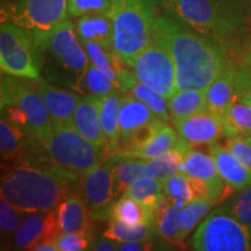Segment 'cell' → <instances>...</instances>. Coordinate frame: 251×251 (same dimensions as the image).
Segmentation results:
<instances>
[{"mask_svg": "<svg viewBox=\"0 0 251 251\" xmlns=\"http://www.w3.org/2000/svg\"><path fill=\"white\" fill-rule=\"evenodd\" d=\"M155 30L170 47L177 74V91L206 90L234 57L218 43L168 14L157 15Z\"/></svg>", "mask_w": 251, "mask_h": 251, "instance_id": "cell-1", "label": "cell"}, {"mask_svg": "<svg viewBox=\"0 0 251 251\" xmlns=\"http://www.w3.org/2000/svg\"><path fill=\"white\" fill-rule=\"evenodd\" d=\"M165 13L236 58L249 31L251 0H161Z\"/></svg>", "mask_w": 251, "mask_h": 251, "instance_id": "cell-2", "label": "cell"}, {"mask_svg": "<svg viewBox=\"0 0 251 251\" xmlns=\"http://www.w3.org/2000/svg\"><path fill=\"white\" fill-rule=\"evenodd\" d=\"M80 178L50 163L14 162L2 169L0 193L9 203L27 213L56 209L65 197L76 192Z\"/></svg>", "mask_w": 251, "mask_h": 251, "instance_id": "cell-3", "label": "cell"}, {"mask_svg": "<svg viewBox=\"0 0 251 251\" xmlns=\"http://www.w3.org/2000/svg\"><path fill=\"white\" fill-rule=\"evenodd\" d=\"M45 79L81 93L90 59L70 19L59 25L40 47Z\"/></svg>", "mask_w": 251, "mask_h": 251, "instance_id": "cell-4", "label": "cell"}, {"mask_svg": "<svg viewBox=\"0 0 251 251\" xmlns=\"http://www.w3.org/2000/svg\"><path fill=\"white\" fill-rule=\"evenodd\" d=\"M157 5V0H113L108 14L113 21L114 51L125 67H133L151 41Z\"/></svg>", "mask_w": 251, "mask_h": 251, "instance_id": "cell-5", "label": "cell"}, {"mask_svg": "<svg viewBox=\"0 0 251 251\" xmlns=\"http://www.w3.org/2000/svg\"><path fill=\"white\" fill-rule=\"evenodd\" d=\"M50 162L77 177H84L109 157L107 148L93 144L77 131L74 125L55 127L43 142Z\"/></svg>", "mask_w": 251, "mask_h": 251, "instance_id": "cell-6", "label": "cell"}, {"mask_svg": "<svg viewBox=\"0 0 251 251\" xmlns=\"http://www.w3.org/2000/svg\"><path fill=\"white\" fill-rule=\"evenodd\" d=\"M68 19V0H1V23L29 31L39 47Z\"/></svg>", "mask_w": 251, "mask_h": 251, "instance_id": "cell-7", "label": "cell"}, {"mask_svg": "<svg viewBox=\"0 0 251 251\" xmlns=\"http://www.w3.org/2000/svg\"><path fill=\"white\" fill-rule=\"evenodd\" d=\"M1 107L13 105L26 117L29 133L41 143L48 139L55 126L48 106L34 80L1 72Z\"/></svg>", "mask_w": 251, "mask_h": 251, "instance_id": "cell-8", "label": "cell"}, {"mask_svg": "<svg viewBox=\"0 0 251 251\" xmlns=\"http://www.w3.org/2000/svg\"><path fill=\"white\" fill-rule=\"evenodd\" d=\"M0 68L14 77L42 79V51L29 31L14 25L0 26Z\"/></svg>", "mask_w": 251, "mask_h": 251, "instance_id": "cell-9", "label": "cell"}, {"mask_svg": "<svg viewBox=\"0 0 251 251\" xmlns=\"http://www.w3.org/2000/svg\"><path fill=\"white\" fill-rule=\"evenodd\" d=\"M192 247L198 251H251V227L219 207L199 225Z\"/></svg>", "mask_w": 251, "mask_h": 251, "instance_id": "cell-10", "label": "cell"}, {"mask_svg": "<svg viewBox=\"0 0 251 251\" xmlns=\"http://www.w3.org/2000/svg\"><path fill=\"white\" fill-rule=\"evenodd\" d=\"M130 69L139 80L166 99L177 91V74L171 49L155 29L149 45L137 56Z\"/></svg>", "mask_w": 251, "mask_h": 251, "instance_id": "cell-11", "label": "cell"}, {"mask_svg": "<svg viewBox=\"0 0 251 251\" xmlns=\"http://www.w3.org/2000/svg\"><path fill=\"white\" fill-rule=\"evenodd\" d=\"M119 159V153L109 156L98 168L80 178L78 190L94 221L109 220V212L118 197L115 192V168Z\"/></svg>", "mask_w": 251, "mask_h": 251, "instance_id": "cell-12", "label": "cell"}, {"mask_svg": "<svg viewBox=\"0 0 251 251\" xmlns=\"http://www.w3.org/2000/svg\"><path fill=\"white\" fill-rule=\"evenodd\" d=\"M61 233L56 209L30 213L15 231L11 249L33 250L42 241L56 240Z\"/></svg>", "mask_w": 251, "mask_h": 251, "instance_id": "cell-13", "label": "cell"}, {"mask_svg": "<svg viewBox=\"0 0 251 251\" xmlns=\"http://www.w3.org/2000/svg\"><path fill=\"white\" fill-rule=\"evenodd\" d=\"M41 151H45L43 144L34 135L1 118L0 152L2 161L20 162L34 159L36 156H41Z\"/></svg>", "mask_w": 251, "mask_h": 251, "instance_id": "cell-14", "label": "cell"}, {"mask_svg": "<svg viewBox=\"0 0 251 251\" xmlns=\"http://www.w3.org/2000/svg\"><path fill=\"white\" fill-rule=\"evenodd\" d=\"M180 174L188 177L201 179L209 185L212 192V199L216 201L228 199L233 188L229 187L220 176L213 155H207L202 151L190 149L185 156L184 164L181 166Z\"/></svg>", "mask_w": 251, "mask_h": 251, "instance_id": "cell-15", "label": "cell"}, {"mask_svg": "<svg viewBox=\"0 0 251 251\" xmlns=\"http://www.w3.org/2000/svg\"><path fill=\"white\" fill-rule=\"evenodd\" d=\"M174 125L179 136L191 147L212 146L225 136L222 120L208 111L198 113Z\"/></svg>", "mask_w": 251, "mask_h": 251, "instance_id": "cell-16", "label": "cell"}, {"mask_svg": "<svg viewBox=\"0 0 251 251\" xmlns=\"http://www.w3.org/2000/svg\"><path fill=\"white\" fill-rule=\"evenodd\" d=\"M35 83L41 96L43 97L48 106L55 127L74 125L75 112L83 97L79 93L54 85L45 78Z\"/></svg>", "mask_w": 251, "mask_h": 251, "instance_id": "cell-17", "label": "cell"}, {"mask_svg": "<svg viewBox=\"0 0 251 251\" xmlns=\"http://www.w3.org/2000/svg\"><path fill=\"white\" fill-rule=\"evenodd\" d=\"M56 211L62 233H76L91 237L94 220L79 193L71 192L68 194Z\"/></svg>", "mask_w": 251, "mask_h": 251, "instance_id": "cell-18", "label": "cell"}, {"mask_svg": "<svg viewBox=\"0 0 251 251\" xmlns=\"http://www.w3.org/2000/svg\"><path fill=\"white\" fill-rule=\"evenodd\" d=\"M102 98L93 94H86L80 99L76 112L74 115V127L85 139L91 141L98 147L106 146V139L103 135L101 122H100V112H101Z\"/></svg>", "mask_w": 251, "mask_h": 251, "instance_id": "cell-19", "label": "cell"}, {"mask_svg": "<svg viewBox=\"0 0 251 251\" xmlns=\"http://www.w3.org/2000/svg\"><path fill=\"white\" fill-rule=\"evenodd\" d=\"M236 62L231 63L206 89L207 111L221 119L228 108L237 102Z\"/></svg>", "mask_w": 251, "mask_h": 251, "instance_id": "cell-20", "label": "cell"}, {"mask_svg": "<svg viewBox=\"0 0 251 251\" xmlns=\"http://www.w3.org/2000/svg\"><path fill=\"white\" fill-rule=\"evenodd\" d=\"M118 83L119 90L121 92L130 94V96L146 103L162 121L166 122V124L171 121L168 99L139 80V78L135 76L133 71L128 70L125 67L119 74Z\"/></svg>", "mask_w": 251, "mask_h": 251, "instance_id": "cell-21", "label": "cell"}, {"mask_svg": "<svg viewBox=\"0 0 251 251\" xmlns=\"http://www.w3.org/2000/svg\"><path fill=\"white\" fill-rule=\"evenodd\" d=\"M124 93V92H122ZM157 115L146 103L136 99L130 94H124L120 113H119V126H120V150L125 146L134 130L150 122L159 121ZM120 152V151H119Z\"/></svg>", "mask_w": 251, "mask_h": 251, "instance_id": "cell-22", "label": "cell"}, {"mask_svg": "<svg viewBox=\"0 0 251 251\" xmlns=\"http://www.w3.org/2000/svg\"><path fill=\"white\" fill-rule=\"evenodd\" d=\"M75 28L79 41H92L109 51H114L113 21L108 13L87 14L77 18Z\"/></svg>", "mask_w": 251, "mask_h": 251, "instance_id": "cell-23", "label": "cell"}, {"mask_svg": "<svg viewBox=\"0 0 251 251\" xmlns=\"http://www.w3.org/2000/svg\"><path fill=\"white\" fill-rule=\"evenodd\" d=\"M220 176L234 191H242L251 186V171L235 157L226 147L219 144L209 146Z\"/></svg>", "mask_w": 251, "mask_h": 251, "instance_id": "cell-24", "label": "cell"}, {"mask_svg": "<svg viewBox=\"0 0 251 251\" xmlns=\"http://www.w3.org/2000/svg\"><path fill=\"white\" fill-rule=\"evenodd\" d=\"M181 207L164 198L152 209V226L157 234L169 243L183 247L184 238L180 229Z\"/></svg>", "mask_w": 251, "mask_h": 251, "instance_id": "cell-25", "label": "cell"}, {"mask_svg": "<svg viewBox=\"0 0 251 251\" xmlns=\"http://www.w3.org/2000/svg\"><path fill=\"white\" fill-rule=\"evenodd\" d=\"M124 93L120 90L103 97L100 112V122L106 139V146L109 156L117 155L120 151V126L119 113Z\"/></svg>", "mask_w": 251, "mask_h": 251, "instance_id": "cell-26", "label": "cell"}, {"mask_svg": "<svg viewBox=\"0 0 251 251\" xmlns=\"http://www.w3.org/2000/svg\"><path fill=\"white\" fill-rule=\"evenodd\" d=\"M171 121L176 124L207 111L206 90L176 91L168 99Z\"/></svg>", "mask_w": 251, "mask_h": 251, "instance_id": "cell-27", "label": "cell"}, {"mask_svg": "<svg viewBox=\"0 0 251 251\" xmlns=\"http://www.w3.org/2000/svg\"><path fill=\"white\" fill-rule=\"evenodd\" d=\"M144 177H152L150 166L146 159L120 155V159L115 168V192H117V196H124L127 193L131 185Z\"/></svg>", "mask_w": 251, "mask_h": 251, "instance_id": "cell-28", "label": "cell"}, {"mask_svg": "<svg viewBox=\"0 0 251 251\" xmlns=\"http://www.w3.org/2000/svg\"><path fill=\"white\" fill-rule=\"evenodd\" d=\"M112 220L125 222L129 226H152V211L131 197L124 194L120 199L113 203L108 221H112Z\"/></svg>", "mask_w": 251, "mask_h": 251, "instance_id": "cell-29", "label": "cell"}, {"mask_svg": "<svg viewBox=\"0 0 251 251\" xmlns=\"http://www.w3.org/2000/svg\"><path fill=\"white\" fill-rule=\"evenodd\" d=\"M190 149V144L183 140L179 146L176 147L175 149L170 150V151L163 153V155L158 157H155V158L146 159L150 166L152 177L162 181H165L168 178L172 177V176L180 174L181 166H183L185 161V156H186Z\"/></svg>", "mask_w": 251, "mask_h": 251, "instance_id": "cell-30", "label": "cell"}, {"mask_svg": "<svg viewBox=\"0 0 251 251\" xmlns=\"http://www.w3.org/2000/svg\"><path fill=\"white\" fill-rule=\"evenodd\" d=\"M181 141H183V139L179 136L178 131L172 129L170 126L165 124L158 130L156 136L146 147L139 150H135V151L120 153V155L126 157H134V158L151 159L175 149L176 147L179 146Z\"/></svg>", "mask_w": 251, "mask_h": 251, "instance_id": "cell-31", "label": "cell"}, {"mask_svg": "<svg viewBox=\"0 0 251 251\" xmlns=\"http://www.w3.org/2000/svg\"><path fill=\"white\" fill-rule=\"evenodd\" d=\"M80 43L85 49L90 62L107 75L119 86V74L125 68V64L120 61L115 51H109L92 41H80Z\"/></svg>", "mask_w": 251, "mask_h": 251, "instance_id": "cell-32", "label": "cell"}, {"mask_svg": "<svg viewBox=\"0 0 251 251\" xmlns=\"http://www.w3.org/2000/svg\"><path fill=\"white\" fill-rule=\"evenodd\" d=\"M225 136L227 139L244 136L251 137V106L235 102L221 118Z\"/></svg>", "mask_w": 251, "mask_h": 251, "instance_id": "cell-33", "label": "cell"}, {"mask_svg": "<svg viewBox=\"0 0 251 251\" xmlns=\"http://www.w3.org/2000/svg\"><path fill=\"white\" fill-rule=\"evenodd\" d=\"M23 209L18 208L1 198L0 200V233H1V249H11L12 240L15 231L25 219L29 215Z\"/></svg>", "mask_w": 251, "mask_h": 251, "instance_id": "cell-34", "label": "cell"}, {"mask_svg": "<svg viewBox=\"0 0 251 251\" xmlns=\"http://www.w3.org/2000/svg\"><path fill=\"white\" fill-rule=\"evenodd\" d=\"M126 194L151 211L157 206V203L165 198L163 181L155 177H144L137 180L131 185Z\"/></svg>", "mask_w": 251, "mask_h": 251, "instance_id": "cell-35", "label": "cell"}, {"mask_svg": "<svg viewBox=\"0 0 251 251\" xmlns=\"http://www.w3.org/2000/svg\"><path fill=\"white\" fill-rule=\"evenodd\" d=\"M157 234L156 229L151 225L129 226L125 222L112 220L108 228L103 233V236L117 241V242H131V241L151 240Z\"/></svg>", "mask_w": 251, "mask_h": 251, "instance_id": "cell-36", "label": "cell"}, {"mask_svg": "<svg viewBox=\"0 0 251 251\" xmlns=\"http://www.w3.org/2000/svg\"><path fill=\"white\" fill-rule=\"evenodd\" d=\"M218 201L212 198L202 200H194V201L188 202L181 208L180 213V229L181 236L185 240L188 234L197 228L200 221L212 211Z\"/></svg>", "mask_w": 251, "mask_h": 251, "instance_id": "cell-37", "label": "cell"}, {"mask_svg": "<svg viewBox=\"0 0 251 251\" xmlns=\"http://www.w3.org/2000/svg\"><path fill=\"white\" fill-rule=\"evenodd\" d=\"M119 90V86L109 78L107 75L103 74L99 68H97L93 63L90 62L87 72L84 77L83 85H81V93L85 91L87 94L103 97L108 96Z\"/></svg>", "mask_w": 251, "mask_h": 251, "instance_id": "cell-38", "label": "cell"}, {"mask_svg": "<svg viewBox=\"0 0 251 251\" xmlns=\"http://www.w3.org/2000/svg\"><path fill=\"white\" fill-rule=\"evenodd\" d=\"M163 185H164L165 197L181 208L188 202L193 201L192 190L186 175L177 174L172 176L163 181Z\"/></svg>", "mask_w": 251, "mask_h": 251, "instance_id": "cell-39", "label": "cell"}, {"mask_svg": "<svg viewBox=\"0 0 251 251\" xmlns=\"http://www.w3.org/2000/svg\"><path fill=\"white\" fill-rule=\"evenodd\" d=\"M241 224L251 227V186L241 191L233 199H229L227 202L220 206Z\"/></svg>", "mask_w": 251, "mask_h": 251, "instance_id": "cell-40", "label": "cell"}, {"mask_svg": "<svg viewBox=\"0 0 251 251\" xmlns=\"http://www.w3.org/2000/svg\"><path fill=\"white\" fill-rule=\"evenodd\" d=\"M165 124L166 122L159 120L141 126L140 128H137L136 130L133 131V134L130 135V137L128 139L127 142H126L125 146L122 147L119 153H127L130 151H135V150H139L141 148H143V147H146L147 144L156 136L158 130L161 129Z\"/></svg>", "mask_w": 251, "mask_h": 251, "instance_id": "cell-41", "label": "cell"}, {"mask_svg": "<svg viewBox=\"0 0 251 251\" xmlns=\"http://www.w3.org/2000/svg\"><path fill=\"white\" fill-rule=\"evenodd\" d=\"M113 0H68L69 15L79 18L87 14L108 13Z\"/></svg>", "mask_w": 251, "mask_h": 251, "instance_id": "cell-42", "label": "cell"}, {"mask_svg": "<svg viewBox=\"0 0 251 251\" xmlns=\"http://www.w3.org/2000/svg\"><path fill=\"white\" fill-rule=\"evenodd\" d=\"M92 237L76 233H61L56 238L58 251H83L90 249Z\"/></svg>", "mask_w": 251, "mask_h": 251, "instance_id": "cell-43", "label": "cell"}, {"mask_svg": "<svg viewBox=\"0 0 251 251\" xmlns=\"http://www.w3.org/2000/svg\"><path fill=\"white\" fill-rule=\"evenodd\" d=\"M226 148L251 171V137L238 136L228 139Z\"/></svg>", "mask_w": 251, "mask_h": 251, "instance_id": "cell-44", "label": "cell"}, {"mask_svg": "<svg viewBox=\"0 0 251 251\" xmlns=\"http://www.w3.org/2000/svg\"><path fill=\"white\" fill-rule=\"evenodd\" d=\"M155 247L153 238L151 240H141V241H131V242L118 243V250L121 251H147L152 250Z\"/></svg>", "mask_w": 251, "mask_h": 251, "instance_id": "cell-45", "label": "cell"}, {"mask_svg": "<svg viewBox=\"0 0 251 251\" xmlns=\"http://www.w3.org/2000/svg\"><path fill=\"white\" fill-rule=\"evenodd\" d=\"M118 243L117 241L111 240V238L105 237L99 238V240L93 241L91 243L89 250H94V251H115L118 250Z\"/></svg>", "mask_w": 251, "mask_h": 251, "instance_id": "cell-46", "label": "cell"}, {"mask_svg": "<svg viewBox=\"0 0 251 251\" xmlns=\"http://www.w3.org/2000/svg\"><path fill=\"white\" fill-rule=\"evenodd\" d=\"M34 251H58L56 240H45L34 247Z\"/></svg>", "mask_w": 251, "mask_h": 251, "instance_id": "cell-47", "label": "cell"}, {"mask_svg": "<svg viewBox=\"0 0 251 251\" xmlns=\"http://www.w3.org/2000/svg\"><path fill=\"white\" fill-rule=\"evenodd\" d=\"M238 102H243V103H247V105L251 106V87L249 90H247L246 92H243L242 94L240 96V98L237 100Z\"/></svg>", "mask_w": 251, "mask_h": 251, "instance_id": "cell-48", "label": "cell"}, {"mask_svg": "<svg viewBox=\"0 0 251 251\" xmlns=\"http://www.w3.org/2000/svg\"><path fill=\"white\" fill-rule=\"evenodd\" d=\"M246 61L248 64L251 67V39H250V42H249V47H248V51H247V55H246Z\"/></svg>", "mask_w": 251, "mask_h": 251, "instance_id": "cell-49", "label": "cell"}]
</instances>
